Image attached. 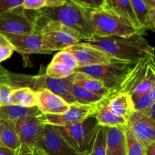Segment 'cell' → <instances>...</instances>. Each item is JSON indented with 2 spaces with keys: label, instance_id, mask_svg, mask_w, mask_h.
<instances>
[{
  "label": "cell",
  "instance_id": "obj_1",
  "mask_svg": "<svg viewBox=\"0 0 155 155\" xmlns=\"http://www.w3.org/2000/svg\"><path fill=\"white\" fill-rule=\"evenodd\" d=\"M83 42L121 61L136 62L147 55H155L154 47L139 33L127 37L94 36L89 40Z\"/></svg>",
  "mask_w": 155,
  "mask_h": 155
},
{
  "label": "cell",
  "instance_id": "obj_2",
  "mask_svg": "<svg viewBox=\"0 0 155 155\" xmlns=\"http://www.w3.org/2000/svg\"><path fill=\"white\" fill-rule=\"evenodd\" d=\"M33 19L58 23L74 32L81 42L89 40L95 36L87 9L71 1L63 5L45 7L36 11Z\"/></svg>",
  "mask_w": 155,
  "mask_h": 155
},
{
  "label": "cell",
  "instance_id": "obj_3",
  "mask_svg": "<svg viewBox=\"0 0 155 155\" xmlns=\"http://www.w3.org/2000/svg\"><path fill=\"white\" fill-rule=\"evenodd\" d=\"M10 83L14 88L28 87L35 92L47 89L61 97L69 104H77L71 92V81L69 77L57 80L50 78L45 74L30 76L13 73L10 77Z\"/></svg>",
  "mask_w": 155,
  "mask_h": 155
},
{
  "label": "cell",
  "instance_id": "obj_4",
  "mask_svg": "<svg viewBox=\"0 0 155 155\" xmlns=\"http://www.w3.org/2000/svg\"><path fill=\"white\" fill-rule=\"evenodd\" d=\"M136 62L115 61L107 64L78 68L74 71L83 73L100 80L108 89L117 94Z\"/></svg>",
  "mask_w": 155,
  "mask_h": 155
},
{
  "label": "cell",
  "instance_id": "obj_5",
  "mask_svg": "<svg viewBox=\"0 0 155 155\" xmlns=\"http://www.w3.org/2000/svg\"><path fill=\"white\" fill-rule=\"evenodd\" d=\"M53 127L74 149L89 155L99 126L95 117H92L71 125Z\"/></svg>",
  "mask_w": 155,
  "mask_h": 155
},
{
  "label": "cell",
  "instance_id": "obj_6",
  "mask_svg": "<svg viewBox=\"0 0 155 155\" xmlns=\"http://www.w3.org/2000/svg\"><path fill=\"white\" fill-rule=\"evenodd\" d=\"M87 13L95 31V36L101 37H127L137 33L142 34L131 24L107 11L101 9H87Z\"/></svg>",
  "mask_w": 155,
  "mask_h": 155
},
{
  "label": "cell",
  "instance_id": "obj_7",
  "mask_svg": "<svg viewBox=\"0 0 155 155\" xmlns=\"http://www.w3.org/2000/svg\"><path fill=\"white\" fill-rule=\"evenodd\" d=\"M35 32L42 36L48 48L54 52L61 51L81 42L71 30L51 21L34 20Z\"/></svg>",
  "mask_w": 155,
  "mask_h": 155
},
{
  "label": "cell",
  "instance_id": "obj_8",
  "mask_svg": "<svg viewBox=\"0 0 155 155\" xmlns=\"http://www.w3.org/2000/svg\"><path fill=\"white\" fill-rule=\"evenodd\" d=\"M104 104L86 105V104H73L66 112L61 114H42V121L45 125L68 126L81 122L87 118L95 117L100 107Z\"/></svg>",
  "mask_w": 155,
  "mask_h": 155
},
{
  "label": "cell",
  "instance_id": "obj_9",
  "mask_svg": "<svg viewBox=\"0 0 155 155\" xmlns=\"http://www.w3.org/2000/svg\"><path fill=\"white\" fill-rule=\"evenodd\" d=\"M35 28L33 18H30L22 7L0 13V33H33Z\"/></svg>",
  "mask_w": 155,
  "mask_h": 155
},
{
  "label": "cell",
  "instance_id": "obj_10",
  "mask_svg": "<svg viewBox=\"0 0 155 155\" xmlns=\"http://www.w3.org/2000/svg\"><path fill=\"white\" fill-rule=\"evenodd\" d=\"M2 34L13 45L15 51L21 54H50L53 52L46 45L42 36L37 33L26 34Z\"/></svg>",
  "mask_w": 155,
  "mask_h": 155
},
{
  "label": "cell",
  "instance_id": "obj_11",
  "mask_svg": "<svg viewBox=\"0 0 155 155\" xmlns=\"http://www.w3.org/2000/svg\"><path fill=\"white\" fill-rule=\"evenodd\" d=\"M36 146L46 155H84L74 149L51 125L45 126L42 138Z\"/></svg>",
  "mask_w": 155,
  "mask_h": 155
},
{
  "label": "cell",
  "instance_id": "obj_12",
  "mask_svg": "<svg viewBox=\"0 0 155 155\" xmlns=\"http://www.w3.org/2000/svg\"><path fill=\"white\" fill-rule=\"evenodd\" d=\"M64 50L74 54L78 62L79 68L107 64L118 61L101 50L84 42H80Z\"/></svg>",
  "mask_w": 155,
  "mask_h": 155
},
{
  "label": "cell",
  "instance_id": "obj_13",
  "mask_svg": "<svg viewBox=\"0 0 155 155\" xmlns=\"http://www.w3.org/2000/svg\"><path fill=\"white\" fill-rule=\"evenodd\" d=\"M41 115L42 114L15 121V130L21 145L33 148L41 139L45 126Z\"/></svg>",
  "mask_w": 155,
  "mask_h": 155
},
{
  "label": "cell",
  "instance_id": "obj_14",
  "mask_svg": "<svg viewBox=\"0 0 155 155\" xmlns=\"http://www.w3.org/2000/svg\"><path fill=\"white\" fill-rule=\"evenodd\" d=\"M127 127L144 148L155 142V122L144 112H133L127 121Z\"/></svg>",
  "mask_w": 155,
  "mask_h": 155
},
{
  "label": "cell",
  "instance_id": "obj_15",
  "mask_svg": "<svg viewBox=\"0 0 155 155\" xmlns=\"http://www.w3.org/2000/svg\"><path fill=\"white\" fill-rule=\"evenodd\" d=\"M37 108L42 114H61L69 109L68 104L61 97L47 89L36 91Z\"/></svg>",
  "mask_w": 155,
  "mask_h": 155
},
{
  "label": "cell",
  "instance_id": "obj_16",
  "mask_svg": "<svg viewBox=\"0 0 155 155\" xmlns=\"http://www.w3.org/2000/svg\"><path fill=\"white\" fill-rule=\"evenodd\" d=\"M104 10L127 21L137 29L142 35L145 33V30L136 18L130 0H105Z\"/></svg>",
  "mask_w": 155,
  "mask_h": 155
},
{
  "label": "cell",
  "instance_id": "obj_17",
  "mask_svg": "<svg viewBox=\"0 0 155 155\" xmlns=\"http://www.w3.org/2000/svg\"><path fill=\"white\" fill-rule=\"evenodd\" d=\"M69 79L73 84L84 88L105 98H111L117 94L116 92L108 89L101 81L83 73L75 72L69 77Z\"/></svg>",
  "mask_w": 155,
  "mask_h": 155
},
{
  "label": "cell",
  "instance_id": "obj_18",
  "mask_svg": "<svg viewBox=\"0 0 155 155\" xmlns=\"http://www.w3.org/2000/svg\"><path fill=\"white\" fill-rule=\"evenodd\" d=\"M107 155H127L124 128H107Z\"/></svg>",
  "mask_w": 155,
  "mask_h": 155
},
{
  "label": "cell",
  "instance_id": "obj_19",
  "mask_svg": "<svg viewBox=\"0 0 155 155\" xmlns=\"http://www.w3.org/2000/svg\"><path fill=\"white\" fill-rule=\"evenodd\" d=\"M107 106L112 111L127 121L135 111L131 95L127 92H118L109 100Z\"/></svg>",
  "mask_w": 155,
  "mask_h": 155
},
{
  "label": "cell",
  "instance_id": "obj_20",
  "mask_svg": "<svg viewBox=\"0 0 155 155\" xmlns=\"http://www.w3.org/2000/svg\"><path fill=\"white\" fill-rule=\"evenodd\" d=\"M21 146L15 130V121L0 120V147L17 151Z\"/></svg>",
  "mask_w": 155,
  "mask_h": 155
},
{
  "label": "cell",
  "instance_id": "obj_21",
  "mask_svg": "<svg viewBox=\"0 0 155 155\" xmlns=\"http://www.w3.org/2000/svg\"><path fill=\"white\" fill-rule=\"evenodd\" d=\"M41 114L37 107H26L15 104L0 107V120H2L17 121L22 118L38 116Z\"/></svg>",
  "mask_w": 155,
  "mask_h": 155
},
{
  "label": "cell",
  "instance_id": "obj_22",
  "mask_svg": "<svg viewBox=\"0 0 155 155\" xmlns=\"http://www.w3.org/2000/svg\"><path fill=\"white\" fill-rule=\"evenodd\" d=\"M108 102V101H107ZM95 118L100 127L111 128H125L127 126V120L112 111L107 106V103L101 106L95 115Z\"/></svg>",
  "mask_w": 155,
  "mask_h": 155
},
{
  "label": "cell",
  "instance_id": "obj_23",
  "mask_svg": "<svg viewBox=\"0 0 155 155\" xmlns=\"http://www.w3.org/2000/svg\"><path fill=\"white\" fill-rule=\"evenodd\" d=\"M71 89L77 102L80 104H86V105L104 104L110 99V98L97 95L84 88L73 84L72 82H71Z\"/></svg>",
  "mask_w": 155,
  "mask_h": 155
},
{
  "label": "cell",
  "instance_id": "obj_24",
  "mask_svg": "<svg viewBox=\"0 0 155 155\" xmlns=\"http://www.w3.org/2000/svg\"><path fill=\"white\" fill-rule=\"evenodd\" d=\"M11 103L15 105L26 107L37 106L36 92L28 87L15 88L11 94Z\"/></svg>",
  "mask_w": 155,
  "mask_h": 155
},
{
  "label": "cell",
  "instance_id": "obj_25",
  "mask_svg": "<svg viewBox=\"0 0 155 155\" xmlns=\"http://www.w3.org/2000/svg\"><path fill=\"white\" fill-rule=\"evenodd\" d=\"M74 73L75 71L74 70L71 69L60 62L51 61V63L47 66L45 74L50 78L61 80L68 78Z\"/></svg>",
  "mask_w": 155,
  "mask_h": 155
},
{
  "label": "cell",
  "instance_id": "obj_26",
  "mask_svg": "<svg viewBox=\"0 0 155 155\" xmlns=\"http://www.w3.org/2000/svg\"><path fill=\"white\" fill-rule=\"evenodd\" d=\"M107 127H98L89 155H107Z\"/></svg>",
  "mask_w": 155,
  "mask_h": 155
},
{
  "label": "cell",
  "instance_id": "obj_27",
  "mask_svg": "<svg viewBox=\"0 0 155 155\" xmlns=\"http://www.w3.org/2000/svg\"><path fill=\"white\" fill-rule=\"evenodd\" d=\"M124 131L126 136L127 155H145L144 147L136 139L127 126L124 128Z\"/></svg>",
  "mask_w": 155,
  "mask_h": 155
},
{
  "label": "cell",
  "instance_id": "obj_28",
  "mask_svg": "<svg viewBox=\"0 0 155 155\" xmlns=\"http://www.w3.org/2000/svg\"><path fill=\"white\" fill-rule=\"evenodd\" d=\"M130 2L139 24L144 30H146L145 24H146L150 8L144 2V0H130Z\"/></svg>",
  "mask_w": 155,
  "mask_h": 155
},
{
  "label": "cell",
  "instance_id": "obj_29",
  "mask_svg": "<svg viewBox=\"0 0 155 155\" xmlns=\"http://www.w3.org/2000/svg\"><path fill=\"white\" fill-rule=\"evenodd\" d=\"M51 61L60 62V63L66 65L67 67L74 70V71H75L77 68H79L78 62H77L76 58L74 56V54L70 53L69 51H66V50L59 51L57 54H54Z\"/></svg>",
  "mask_w": 155,
  "mask_h": 155
},
{
  "label": "cell",
  "instance_id": "obj_30",
  "mask_svg": "<svg viewBox=\"0 0 155 155\" xmlns=\"http://www.w3.org/2000/svg\"><path fill=\"white\" fill-rule=\"evenodd\" d=\"M131 97L135 111H145L154 103L149 93L131 95Z\"/></svg>",
  "mask_w": 155,
  "mask_h": 155
},
{
  "label": "cell",
  "instance_id": "obj_31",
  "mask_svg": "<svg viewBox=\"0 0 155 155\" xmlns=\"http://www.w3.org/2000/svg\"><path fill=\"white\" fill-rule=\"evenodd\" d=\"M14 51L13 45L2 33H0V63L8 59Z\"/></svg>",
  "mask_w": 155,
  "mask_h": 155
},
{
  "label": "cell",
  "instance_id": "obj_32",
  "mask_svg": "<svg viewBox=\"0 0 155 155\" xmlns=\"http://www.w3.org/2000/svg\"><path fill=\"white\" fill-rule=\"evenodd\" d=\"M72 2L81 6L83 8L93 10V9H105V0H70Z\"/></svg>",
  "mask_w": 155,
  "mask_h": 155
},
{
  "label": "cell",
  "instance_id": "obj_33",
  "mask_svg": "<svg viewBox=\"0 0 155 155\" xmlns=\"http://www.w3.org/2000/svg\"><path fill=\"white\" fill-rule=\"evenodd\" d=\"M13 88L5 83L0 84V107L11 105V94Z\"/></svg>",
  "mask_w": 155,
  "mask_h": 155
},
{
  "label": "cell",
  "instance_id": "obj_34",
  "mask_svg": "<svg viewBox=\"0 0 155 155\" xmlns=\"http://www.w3.org/2000/svg\"><path fill=\"white\" fill-rule=\"evenodd\" d=\"M46 0H24L22 8L26 11H39L46 7Z\"/></svg>",
  "mask_w": 155,
  "mask_h": 155
},
{
  "label": "cell",
  "instance_id": "obj_35",
  "mask_svg": "<svg viewBox=\"0 0 155 155\" xmlns=\"http://www.w3.org/2000/svg\"><path fill=\"white\" fill-rule=\"evenodd\" d=\"M24 0H0V13L21 7Z\"/></svg>",
  "mask_w": 155,
  "mask_h": 155
},
{
  "label": "cell",
  "instance_id": "obj_36",
  "mask_svg": "<svg viewBox=\"0 0 155 155\" xmlns=\"http://www.w3.org/2000/svg\"><path fill=\"white\" fill-rule=\"evenodd\" d=\"M145 30H150L155 33V8L149 10L145 24Z\"/></svg>",
  "mask_w": 155,
  "mask_h": 155
},
{
  "label": "cell",
  "instance_id": "obj_37",
  "mask_svg": "<svg viewBox=\"0 0 155 155\" xmlns=\"http://www.w3.org/2000/svg\"><path fill=\"white\" fill-rule=\"evenodd\" d=\"M15 155H33V150L32 148L21 145V146L15 151Z\"/></svg>",
  "mask_w": 155,
  "mask_h": 155
},
{
  "label": "cell",
  "instance_id": "obj_38",
  "mask_svg": "<svg viewBox=\"0 0 155 155\" xmlns=\"http://www.w3.org/2000/svg\"><path fill=\"white\" fill-rule=\"evenodd\" d=\"M68 2H70V0H46V7H56V6L63 5Z\"/></svg>",
  "mask_w": 155,
  "mask_h": 155
},
{
  "label": "cell",
  "instance_id": "obj_39",
  "mask_svg": "<svg viewBox=\"0 0 155 155\" xmlns=\"http://www.w3.org/2000/svg\"><path fill=\"white\" fill-rule=\"evenodd\" d=\"M144 113L146 115H148L151 119H152L155 122V103H154L148 110L144 111Z\"/></svg>",
  "mask_w": 155,
  "mask_h": 155
},
{
  "label": "cell",
  "instance_id": "obj_40",
  "mask_svg": "<svg viewBox=\"0 0 155 155\" xmlns=\"http://www.w3.org/2000/svg\"><path fill=\"white\" fill-rule=\"evenodd\" d=\"M145 155H155V142H153L145 148Z\"/></svg>",
  "mask_w": 155,
  "mask_h": 155
},
{
  "label": "cell",
  "instance_id": "obj_41",
  "mask_svg": "<svg viewBox=\"0 0 155 155\" xmlns=\"http://www.w3.org/2000/svg\"><path fill=\"white\" fill-rule=\"evenodd\" d=\"M15 151H16L0 147V155H15Z\"/></svg>",
  "mask_w": 155,
  "mask_h": 155
},
{
  "label": "cell",
  "instance_id": "obj_42",
  "mask_svg": "<svg viewBox=\"0 0 155 155\" xmlns=\"http://www.w3.org/2000/svg\"><path fill=\"white\" fill-rule=\"evenodd\" d=\"M32 150H33V155H46V154L39 147H33L32 148Z\"/></svg>",
  "mask_w": 155,
  "mask_h": 155
},
{
  "label": "cell",
  "instance_id": "obj_43",
  "mask_svg": "<svg viewBox=\"0 0 155 155\" xmlns=\"http://www.w3.org/2000/svg\"><path fill=\"white\" fill-rule=\"evenodd\" d=\"M149 94H150V95H151V98H152L154 102L155 103V80H154V83H153L152 87H151V91H150Z\"/></svg>",
  "mask_w": 155,
  "mask_h": 155
},
{
  "label": "cell",
  "instance_id": "obj_44",
  "mask_svg": "<svg viewBox=\"0 0 155 155\" xmlns=\"http://www.w3.org/2000/svg\"><path fill=\"white\" fill-rule=\"evenodd\" d=\"M144 2L146 3V5L148 6V8L150 9L155 8V2H154V0H144Z\"/></svg>",
  "mask_w": 155,
  "mask_h": 155
},
{
  "label": "cell",
  "instance_id": "obj_45",
  "mask_svg": "<svg viewBox=\"0 0 155 155\" xmlns=\"http://www.w3.org/2000/svg\"><path fill=\"white\" fill-rule=\"evenodd\" d=\"M0 84H1V81H0Z\"/></svg>",
  "mask_w": 155,
  "mask_h": 155
},
{
  "label": "cell",
  "instance_id": "obj_46",
  "mask_svg": "<svg viewBox=\"0 0 155 155\" xmlns=\"http://www.w3.org/2000/svg\"><path fill=\"white\" fill-rule=\"evenodd\" d=\"M154 2H155V0H154Z\"/></svg>",
  "mask_w": 155,
  "mask_h": 155
}]
</instances>
